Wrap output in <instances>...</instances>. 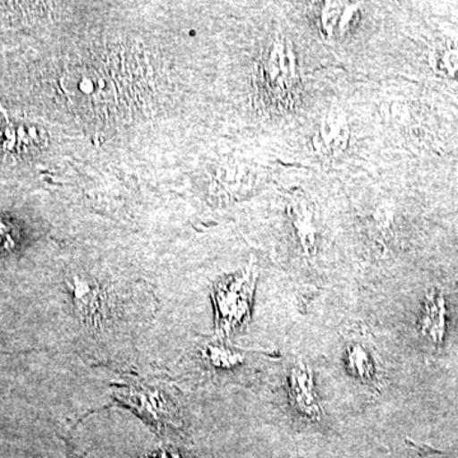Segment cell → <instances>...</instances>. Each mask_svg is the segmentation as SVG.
<instances>
[{
	"label": "cell",
	"mask_w": 458,
	"mask_h": 458,
	"mask_svg": "<svg viewBox=\"0 0 458 458\" xmlns=\"http://www.w3.org/2000/svg\"><path fill=\"white\" fill-rule=\"evenodd\" d=\"M208 357L212 360V364L216 367H222V369H228V367L236 366L242 360V357L237 352L227 351L225 348H218V346H212L208 352Z\"/></svg>",
	"instance_id": "14"
},
{
	"label": "cell",
	"mask_w": 458,
	"mask_h": 458,
	"mask_svg": "<svg viewBox=\"0 0 458 458\" xmlns=\"http://www.w3.org/2000/svg\"><path fill=\"white\" fill-rule=\"evenodd\" d=\"M420 331L436 346L441 345L445 331V300L439 292L428 295L420 318Z\"/></svg>",
	"instance_id": "9"
},
{
	"label": "cell",
	"mask_w": 458,
	"mask_h": 458,
	"mask_svg": "<svg viewBox=\"0 0 458 458\" xmlns=\"http://www.w3.org/2000/svg\"><path fill=\"white\" fill-rule=\"evenodd\" d=\"M318 5L319 31L325 38H335L348 32L360 16L357 4L351 3L324 2Z\"/></svg>",
	"instance_id": "7"
},
{
	"label": "cell",
	"mask_w": 458,
	"mask_h": 458,
	"mask_svg": "<svg viewBox=\"0 0 458 458\" xmlns=\"http://www.w3.org/2000/svg\"><path fill=\"white\" fill-rule=\"evenodd\" d=\"M147 458H176L172 456L171 454H168V452H158V454H152V456L147 457Z\"/></svg>",
	"instance_id": "15"
},
{
	"label": "cell",
	"mask_w": 458,
	"mask_h": 458,
	"mask_svg": "<svg viewBox=\"0 0 458 458\" xmlns=\"http://www.w3.org/2000/svg\"><path fill=\"white\" fill-rule=\"evenodd\" d=\"M288 214L304 255L312 258L318 249V234L315 208L307 199L295 195L288 205Z\"/></svg>",
	"instance_id": "6"
},
{
	"label": "cell",
	"mask_w": 458,
	"mask_h": 458,
	"mask_svg": "<svg viewBox=\"0 0 458 458\" xmlns=\"http://www.w3.org/2000/svg\"><path fill=\"white\" fill-rule=\"evenodd\" d=\"M255 172L247 170L243 165H231L222 167L216 177V188L222 194L234 198L238 195H245L256 185Z\"/></svg>",
	"instance_id": "10"
},
{
	"label": "cell",
	"mask_w": 458,
	"mask_h": 458,
	"mask_svg": "<svg viewBox=\"0 0 458 458\" xmlns=\"http://www.w3.org/2000/svg\"><path fill=\"white\" fill-rule=\"evenodd\" d=\"M20 245L16 229L11 223L0 219V256H7L16 251Z\"/></svg>",
	"instance_id": "13"
},
{
	"label": "cell",
	"mask_w": 458,
	"mask_h": 458,
	"mask_svg": "<svg viewBox=\"0 0 458 458\" xmlns=\"http://www.w3.org/2000/svg\"><path fill=\"white\" fill-rule=\"evenodd\" d=\"M41 146L40 131L35 126L8 123L0 126V152L22 155Z\"/></svg>",
	"instance_id": "8"
},
{
	"label": "cell",
	"mask_w": 458,
	"mask_h": 458,
	"mask_svg": "<svg viewBox=\"0 0 458 458\" xmlns=\"http://www.w3.org/2000/svg\"><path fill=\"white\" fill-rule=\"evenodd\" d=\"M289 399L295 411L309 420L318 421L321 418L318 394L313 386L311 369L300 364L289 375Z\"/></svg>",
	"instance_id": "5"
},
{
	"label": "cell",
	"mask_w": 458,
	"mask_h": 458,
	"mask_svg": "<svg viewBox=\"0 0 458 458\" xmlns=\"http://www.w3.org/2000/svg\"><path fill=\"white\" fill-rule=\"evenodd\" d=\"M348 364L352 375L357 376L361 381H375V364L369 351H366L360 344H352L348 346Z\"/></svg>",
	"instance_id": "11"
},
{
	"label": "cell",
	"mask_w": 458,
	"mask_h": 458,
	"mask_svg": "<svg viewBox=\"0 0 458 458\" xmlns=\"http://www.w3.org/2000/svg\"><path fill=\"white\" fill-rule=\"evenodd\" d=\"M433 66L438 73L458 78V47L445 45L433 54Z\"/></svg>",
	"instance_id": "12"
},
{
	"label": "cell",
	"mask_w": 458,
	"mask_h": 458,
	"mask_svg": "<svg viewBox=\"0 0 458 458\" xmlns=\"http://www.w3.org/2000/svg\"><path fill=\"white\" fill-rule=\"evenodd\" d=\"M114 396L123 405L134 410L157 429L164 430L176 421L174 401L162 388L150 385L120 386L114 388Z\"/></svg>",
	"instance_id": "3"
},
{
	"label": "cell",
	"mask_w": 458,
	"mask_h": 458,
	"mask_svg": "<svg viewBox=\"0 0 458 458\" xmlns=\"http://www.w3.org/2000/svg\"><path fill=\"white\" fill-rule=\"evenodd\" d=\"M351 140L346 114L339 108H331L319 122L312 138L313 150L318 158L334 161L343 155Z\"/></svg>",
	"instance_id": "4"
},
{
	"label": "cell",
	"mask_w": 458,
	"mask_h": 458,
	"mask_svg": "<svg viewBox=\"0 0 458 458\" xmlns=\"http://www.w3.org/2000/svg\"><path fill=\"white\" fill-rule=\"evenodd\" d=\"M301 89L293 47L284 36H276L262 54L256 78V95L265 110L286 114L297 106Z\"/></svg>",
	"instance_id": "1"
},
{
	"label": "cell",
	"mask_w": 458,
	"mask_h": 458,
	"mask_svg": "<svg viewBox=\"0 0 458 458\" xmlns=\"http://www.w3.org/2000/svg\"><path fill=\"white\" fill-rule=\"evenodd\" d=\"M258 270L254 265L240 273L223 276L213 286L216 333L228 337L249 324L251 318Z\"/></svg>",
	"instance_id": "2"
}]
</instances>
